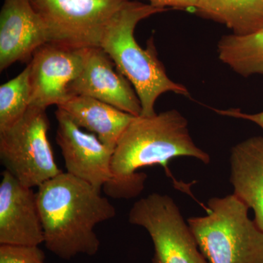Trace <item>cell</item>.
<instances>
[{
  "mask_svg": "<svg viewBox=\"0 0 263 263\" xmlns=\"http://www.w3.org/2000/svg\"><path fill=\"white\" fill-rule=\"evenodd\" d=\"M181 157L205 164L211 161L210 155L195 144L182 114L172 109L153 117H134L114 149V179L104 186L105 193L116 199L138 196L147 176L136 171L160 164L170 174L169 161Z\"/></svg>",
  "mask_w": 263,
  "mask_h": 263,
  "instance_id": "obj_1",
  "label": "cell"
},
{
  "mask_svg": "<svg viewBox=\"0 0 263 263\" xmlns=\"http://www.w3.org/2000/svg\"><path fill=\"white\" fill-rule=\"evenodd\" d=\"M101 190L62 172L38 187L36 195L45 246L69 260L79 254L94 256L100 242L95 231L100 223L115 217V207Z\"/></svg>",
  "mask_w": 263,
  "mask_h": 263,
  "instance_id": "obj_2",
  "label": "cell"
},
{
  "mask_svg": "<svg viewBox=\"0 0 263 263\" xmlns=\"http://www.w3.org/2000/svg\"><path fill=\"white\" fill-rule=\"evenodd\" d=\"M154 5L129 0L112 18L104 31L100 47L108 53L118 70L127 78L136 90L142 106V117L156 115L155 105L166 92L190 98L183 85L171 80L157 57L153 39L146 49L137 43L134 32L141 21L167 11Z\"/></svg>",
  "mask_w": 263,
  "mask_h": 263,
  "instance_id": "obj_3",
  "label": "cell"
},
{
  "mask_svg": "<svg viewBox=\"0 0 263 263\" xmlns=\"http://www.w3.org/2000/svg\"><path fill=\"white\" fill-rule=\"evenodd\" d=\"M207 214L187 219L209 263H263V231L235 195L212 197Z\"/></svg>",
  "mask_w": 263,
  "mask_h": 263,
  "instance_id": "obj_4",
  "label": "cell"
},
{
  "mask_svg": "<svg viewBox=\"0 0 263 263\" xmlns=\"http://www.w3.org/2000/svg\"><path fill=\"white\" fill-rule=\"evenodd\" d=\"M46 110L30 106L18 122L0 131L1 163L27 187H39L62 173L48 141Z\"/></svg>",
  "mask_w": 263,
  "mask_h": 263,
  "instance_id": "obj_5",
  "label": "cell"
},
{
  "mask_svg": "<svg viewBox=\"0 0 263 263\" xmlns=\"http://www.w3.org/2000/svg\"><path fill=\"white\" fill-rule=\"evenodd\" d=\"M129 221L148 232L155 249L152 263H209L169 195L152 193L138 200L129 212Z\"/></svg>",
  "mask_w": 263,
  "mask_h": 263,
  "instance_id": "obj_6",
  "label": "cell"
},
{
  "mask_svg": "<svg viewBox=\"0 0 263 263\" xmlns=\"http://www.w3.org/2000/svg\"><path fill=\"white\" fill-rule=\"evenodd\" d=\"M129 0H29L50 42L98 47L107 26Z\"/></svg>",
  "mask_w": 263,
  "mask_h": 263,
  "instance_id": "obj_7",
  "label": "cell"
},
{
  "mask_svg": "<svg viewBox=\"0 0 263 263\" xmlns=\"http://www.w3.org/2000/svg\"><path fill=\"white\" fill-rule=\"evenodd\" d=\"M49 42L34 52L31 62L30 106H60L68 99V85L81 73L89 48Z\"/></svg>",
  "mask_w": 263,
  "mask_h": 263,
  "instance_id": "obj_8",
  "label": "cell"
},
{
  "mask_svg": "<svg viewBox=\"0 0 263 263\" xmlns=\"http://www.w3.org/2000/svg\"><path fill=\"white\" fill-rule=\"evenodd\" d=\"M57 142L61 149L67 173L101 190L114 179V150L94 134L84 133L68 114L57 108Z\"/></svg>",
  "mask_w": 263,
  "mask_h": 263,
  "instance_id": "obj_9",
  "label": "cell"
},
{
  "mask_svg": "<svg viewBox=\"0 0 263 263\" xmlns=\"http://www.w3.org/2000/svg\"><path fill=\"white\" fill-rule=\"evenodd\" d=\"M69 96L97 99L122 111L139 117L142 113L136 90L103 48L91 47L82 71L67 87Z\"/></svg>",
  "mask_w": 263,
  "mask_h": 263,
  "instance_id": "obj_10",
  "label": "cell"
},
{
  "mask_svg": "<svg viewBox=\"0 0 263 263\" xmlns=\"http://www.w3.org/2000/svg\"><path fill=\"white\" fill-rule=\"evenodd\" d=\"M43 242L36 193L5 170L0 183V245L40 246Z\"/></svg>",
  "mask_w": 263,
  "mask_h": 263,
  "instance_id": "obj_11",
  "label": "cell"
},
{
  "mask_svg": "<svg viewBox=\"0 0 263 263\" xmlns=\"http://www.w3.org/2000/svg\"><path fill=\"white\" fill-rule=\"evenodd\" d=\"M49 42L47 28L29 0H5L0 12V70L28 61Z\"/></svg>",
  "mask_w": 263,
  "mask_h": 263,
  "instance_id": "obj_12",
  "label": "cell"
},
{
  "mask_svg": "<svg viewBox=\"0 0 263 263\" xmlns=\"http://www.w3.org/2000/svg\"><path fill=\"white\" fill-rule=\"evenodd\" d=\"M230 165L233 195L252 209L254 222L263 231V136L233 146Z\"/></svg>",
  "mask_w": 263,
  "mask_h": 263,
  "instance_id": "obj_13",
  "label": "cell"
},
{
  "mask_svg": "<svg viewBox=\"0 0 263 263\" xmlns=\"http://www.w3.org/2000/svg\"><path fill=\"white\" fill-rule=\"evenodd\" d=\"M57 108L68 114L79 127L97 135L111 149L130 124L134 116L89 97L73 95Z\"/></svg>",
  "mask_w": 263,
  "mask_h": 263,
  "instance_id": "obj_14",
  "label": "cell"
},
{
  "mask_svg": "<svg viewBox=\"0 0 263 263\" xmlns=\"http://www.w3.org/2000/svg\"><path fill=\"white\" fill-rule=\"evenodd\" d=\"M197 13L246 36L263 28V0H200Z\"/></svg>",
  "mask_w": 263,
  "mask_h": 263,
  "instance_id": "obj_15",
  "label": "cell"
},
{
  "mask_svg": "<svg viewBox=\"0 0 263 263\" xmlns=\"http://www.w3.org/2000/svg\"><path fill=\"white\" fill-rule=\"evenodd\" d=\"M217 52L220 61L235 73L243 77L263 76V28L249 35L222 36Z\"/></svg>",
  "mask_w": 263,
  "mask_h": 263,
  "instance_id": "obj_16",
  "label": "cell"
},
{
  "mask_svg": "<svg viewBox=\"0 0 263 263\" xmlns=\"http://www.w3.org/2000/svg\"><path fill=\"white\" fill-rule=\"evenodd\" d=\"M29 65L14 79L0 86V131L5 130L25 115L31 104Z\"/></svg>",
  "mask_w": 263,
  "mask_h": 263,
  "instance_id": "obj_17",
  "label": "cell"
},
{
  "mask_svg": "<svg viewBox=\"0 0 263 263\" xmlns=\"http://www.w3.org/2000/svg\"><path fill=\"white\" fill-rule=\"evenodd\" d=\"M39 246L0 245V263H46Z\"/></svg>",
  "mask_w": 263,
  "mask_h": 263,
  "instance_id": "obj_18",
  "label": "cell"
},
{
  "mask_svg": "<svg viewBox=\"0 0 263 263\" xmlns=\"http://www.w3.org/2000/svg\"><path fill=\"white\" fill-rule=\"evenodd\" d=\"M150 4L162 9L194 10L196 11L200 0H148Z\"/></svg>",
  "mask_w": 263,
  "mask_h": 263,
  "instance_id": "obj_19",
  "label": "cell"
},
{
  "mask_svg": "<svg viewBox=\"0 0 263 263\" xmlns=\"http://www.w3.org/2000/svg\"><path fill=\"white\" fill-rule=\"evenodd\" d=\"M216 113L227 117L245 119L257 124L263 132V110L257 114H247L240 111L238 109H230V110H215Z\"/></svg>",
  "mask_w": 263,
  "mask_h": 263,
  "instance_id": "obj_20",
  "label": "cell"
}]
</instances>
